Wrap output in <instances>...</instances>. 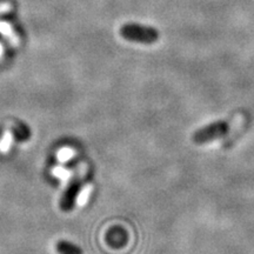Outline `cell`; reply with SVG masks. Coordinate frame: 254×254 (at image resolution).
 Masks as SVG:
<instances>
[{
	"mask_svg": "<svg viewBox=\"0 0 254 254\" xmlns=\"http://www.w3.org/2000/svg\"><path fill=\"white\" fill-rule=\"evenodd\" d=\"M80 183L81 179L80 177L73 178V180L69 183V185L66 189L65 193H64L62 202H60V207L64 212H68L73 208V205H74L75 196L78 195L79 189H80Z\"/></svg>",
	"mask_w": 254,
	"mask_h": 254,
	"instance_id": "3",
	"label": "cell"
},
{
	"mask_svg": "<svg viewBox=\"0 0 254 254\" xmlns=\"http://www.w3.org/2000/svg\"><path fill=\"white\" fill-rule=\"evenodd\" d=\"M233 124L231 122H218L213 123L211 125H207L202 128H200L193 134V141L195 144H206L214 139L222 138L231 131Z\"/></svg>",
	"mask_w": 254,
	"mask_h": 254,
	"instance_id": "2",
	"label": "cell"
},
{
	"mask_svg": "<svg viewBox=\"0 0 254 254\" xmlns=\"http://www.w3.org/2000/svg\"><path fill=\"white\" fill-rule=\"evenodd\" d=\"M120 36L133 43L154 44L159 39V32L154 27L139 24H126L120 27Z\"/></svg>",
	"mask_w": 254,
	"mask_h": 254,
	"instance_id": "1",
	"label": "cell"
},
{
	"mask_svg": "<svg viewBox=\"0 0 254 254\" xmlns=\"http://www.w3.org/2000/svg\"><path fill=\"white\" fill-rule=\"evenodd\" d=\"M127 240V234L125 231L117 228V230H112L109 234V241L110 244H112V246L120 247L126 243Z\"/></svg>",
	"mask_w": 254,
	"mask_h": 254,
	"instance_id": "4",
	"label": "cell"
},
{
	"mask_svg": "<svg viewBox=\"0 0 254 254\" xmlns=\"http://www.w3.org/2000/svg\"><path fill=\"white\" fill-rule=\"evenodd\" d=\"M91 192H92V185H91V184H87V185H85L81 190H79L78 198H77V204L79 206L86 205V202L88 201V198H90Z\"/></svg>",
	"mask_w": 254,
	"mask_h": 254,
	"instance_id": "6",
	"label": "cell"
},
{
	"mask_svg": "<svg viewBox=\"0 0 254 254\" xmlns=\"http://www.w3.org/2000/svg\"><path fill=\"white\" fill-rule=\"evenodd\" d=\"M12 140H13V133H12V131H6L2 138L0 139V152L1 153H6L9 150Z\"/></svg>",
	"mask_w": 254,
	"mask_h": 254,
	"instance_id": "7",
	"label": "cell"
},
{
	"mask_svg": "<svg viewBox=\"0 0 254 254\" xmlns=\"http://www.w3.org/2000/svg\"><path fill=\"white\" fill-rule=\"evenodd\" d=\"M73 155H74V152H73L72 148L65 147V148H62V150L58 152V155H57V157H58V159L62 161V163H65V161L69 160Z\"/></svg>",
	"mask_w": 254,
	"mask_h": 254,
	"instance_id": "8",
	"label": "cell"
},
{
	"mask_svg": "<svg viewBox=\"0 0 254 254\" xmlns=\"http://www.w3.org/2000/svg\"><path fill=\"white\" fill-rule=\"evenodd\" d=\"M57 251L60 254H82L81 249H79L78 246L73 245V244L68 243V241H59L57 244Z\"/></svg>",
	"mask_w": 254,
	"mask_h": 254,
	"instance_id": "5",
	"label": "cell"
},
{
	"mask_svg": "<svg viewBox=\"0 0 254 254\" xmlns=\"http://www.w3.org/2000/svg\"><path fill=\"white\" fill-rule=\"evenodd\" d=\"M53 174H55L56 177L60 178V179L65 180V179H67L69 176H71V172L67 170H65V168H63V167H56V168H53Z\"/></svg>",
	"mask_w": 254,
	"mask_h": 254,
	"instance_id": "9",
	"label": "cell"
}]
</instances>
